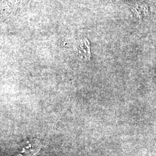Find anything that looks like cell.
Here are the masks:
<instances>
[{
  "label": "cell",
  "instance_id": "obj_1",
  "mask_svg": "<svg viewBox=\"0 0 156 156\" xmlns=\"http://www.w3.org/2000/svg\"><path fill=\"white\" fill-rule=\"evenodd\" d=\"M41 145L38 140L30 139L23 142L19 147V156H35L41 149Z\"/></svg>",
  "mask_w": 156,
  "mask_h": 156
}]
</instances>
